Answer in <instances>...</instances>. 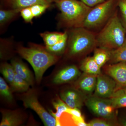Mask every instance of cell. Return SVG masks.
<instances>
[{
    "label": "cell",
    "instance_id": "cell-1",
    "mask_svg": "<svg viewBox=\"0 0 126 126\" xmlns=\"http://www.w3.org/2000/svg\"><path fill=\"white\" fill-rule=\"evenodd\" d=\"M16 52L30 64L33 69L37 82L40 83L45 71L58 61L59 56L50 53L46 47L33 43L25 47L18 44Z\"/></svg>",
    "mask_w": 126,
    "mask_h": 126
},
{
    "label": "cell",
    "instance_id": "cell-2",
    "mask_svg": "<svg viewBox=\"0 0 126 126\" xmlns=\"http://www.w3.org/2000/svg\"><path fill=\"white\" fill-rule=\"evenodd\" d=\"M54 3L60 12L57 17V27L67 29L82 27L92 8L79 0H55Z\"/></svg>",
    "mask_w": 126,
    "mask_h": 126
},
{
    "label": "cell",
    "instance_id": "cell-3",
    "mask_svg": "<svg viewBox=\"0 0 126 126\" xmlns=\"http://www.w3.org/2000/svg\"><path fill=\"white\" fill-rule=\"evenodd\" d=\"M67 55L77 58L89 53L97 47L96 35L83 27L67 29Z\"/></svg>",
    "mask_w": 126,
    "mask_h": 126
},
{
    "label": "cell",
    "instance_id": "cell-4",
    "mask_svg": "<svg viewBox=\"0 0 126 126\" xmlns=\"http://www.w3.org/2000/svg\"><path fill=\"white\" fill-rule=\"evenodd\" d=\"M116 12L96 35L97 47L112 50L121 47L126 41V31Z\"/></svg>",
    "mask_w": 126,
    "mask_h": 126
},
{
    "label": "cell",
    "instance_id": "cell-5",
    "mask_svg": "<svg viewBox=\"0 0 126 126\" xmlns=\"http://www.w3.org/2000/svg\"><path fill=\"white\" fill-rule=\"evenodd\" d=\"M115 0H106L92 8L88 14L82 27L91 31L106 24L114 14Z\"/></svg>",
    "mask_w": 126,
    "mask_h": 126
},
{
    "label": "cell",
    "instance_id": "cell-6",
    "mask_svg": "<svg viewBox=\"0 0 126 126\" xmlns=\"http://www.w3.org/2000/svg\"><path fill=\"white\" fill-rule=\"evenodd\" d=\"M85 104L97 117L117 119V109L113 106L110 98H103L92 94L87 97Z\"/></svg>",
    "mask_w": 126,
    "mask_h": 126
},
{
    "label": "cell",
    "instance_id": "cell-7",
    "mask_svg": "<svg viewBox=\"0 0 126 126\" xmlns=\"http://www.w3.org/2000/svg\"><path fill=\"white\" fill-rule=\"evenodd\" d=\"M21 100L26 108L31 109L37 113L45 126H56L55 118L49 113L40 104L36 94L33 93H28L22 97Z\"/></svg>",
    "mask_w": 126,
    "mask_h": 126
},
{
    "label": "cell",
    "instance_id": "cell-8",
    "mask_svg": "<svg viewBox=\"0 0 126 126\" xmlns=\"http://www.w3.org/2000/svg\"><path fill=\"white\" fill-rule=\"evenodd\" d=\"M117 87V84L113 79L107 75L101 74L97 77L94 94L103 98H110Z\"/></svg>",
    "mask_w": 126,
    "mask_h": 126
},
{
    "label": "cell",
    "instance_id": "cell-9",
    "mask_svg": "<svg viewBox=\"0 0 126 126\" xmlns=\"http://www.w3.org/2000/svg\"><path fill=\"white\" fill-rule=\"evenodd\" d=\"M61 99L69 108L81 109L88 96L77 89L69 88L60 93Z\"/></svg>",
    "mask_w": 126,
    "mask_h": 126
},
{
    "label": "cell",
    "instance_id": "cell-10",
    "mask_svg": "<svg viewBox=\"0 0 126 126\" xmlns=\"http://www.w3.org/2000/svg\"><path fill=\"white\" fill-rule=\"evenodd\" d=\"M106 74L113 79L118 87L126 86V61L107 65L104 68Z\"/></svg>",
    "mask_w": 126,
    "mask_h": 126
},
{
    "label": "cell",
    "instance_id": "cell-11",
    "mask_svg": "<svg viewBox=\"0 0 126 126\" xmlns=\"http://www.w3.org/2000/svg\"><path fill=\"white\" fill-rule=\"evenodd\" d=\"M98 75L83 73L77 79L75 88L87 96L92 94L96 84Z\"/></svg>",
    "mask_w": 126,
    "mask_h": 126
},
{
    "label": "cell",
    "instance_id": "cell-12",
    "mask_svg": "<svg viewBox=\"0 0 126 126\" xmlns=\"http://www.w3.org/2000/svg\"><path fill=\"white\" fill-rule=\"evenodd\" d=\"M81 74V72L76 65H68L57 73L53 82L56 84L67 83L77 79Z\"/></svg>",
    "mask_w": 126,
    "mask_h": 126
},
{
    "label": "cell",
    "instance_id": "cell-13",
    "mask_svg": "<svg viewBox=\"0 0 126 126\" xmlns=\"http://www.w3.org/2000/svg\"><path fill=\"white\" fill-rule=\"evenodd\" d=\"M35 4H51L45 0H0V9L18 10L30 7Z\"/></svg>",
    "mask_w": 126,
    "mask_h": 126
},
{
    "label": "cell",
    "instance_id": "cell-14",
    "mask_svg": "<svg viewBox=\"0 0 126 126\" xmlns=\"http://www.w3.org/2000/svg\"><path fill=\"white\" fill-rule=\"evenodd\" d=\"M1 112L2 119L0 126H18L24 122V115L18 110H4Z\"/></svg>",
    "mask_w": 126,
    "mask_h": 126
},
{
    "label": "cell",
    "instance_id": "cell-15",
    "mask_svg": "<svg viewBox=\"0 0 126 126\" xmlns=\"http://www.w3.org/2000/svg\"><path fill=\"white\" fill-rule=\"evenodd\" d=\"M11 64L14 68L16 74L27 82L30 85L34 83V78L31 71L27 65L20 60H12Z\"/></svg>",
    "mask_w": 126,
    "mask_h": 126
},
{
    "label": "cell",
    "instance_id": "cell-16",
    "mask_svg": "<svg viewBox=\"0 0 126 126\" xmlns=\"http://www.w3.org/2000/svg\"><path fill=\"white\" fill-rule=\"evenodd\" d=\"M20 10H0V29L2 32L5 27L16 20L20 15Z\"/></svg>",
    "mask_w": 126,
    "mask_h": 126
},
{
    "label": "cell",
    "instance_id": "cell-17",
    "mask_svg": "<svg viewBox=\"0 0 126 126\" xmlns=\"http://www.w3.org/2000/svg\"><path fill=\"white\" fill-rule=\"evenodd\" d=\"M80 69L83 73L98 75L101 74V68L98 65L93 56L86 57L83 60L80 65Z\"/></svg>",
    "mask_w": 126,
    "mask_h": 126
},
{
    "label": "cell",
    "instance_id": "cell-18",
    "mask_svg": "<svg viewBox=\"0 0 126 126\" xmlns=\"http://www.w3.org/2000/svg\"><path fill=\"white\" fill-rule=\"evenodd\" d=\"M110 99L116 109L126 107V86L118 87Z\"/></svg>",
    "mask_w": 126,
    "mask_h": 126
},
{
    "label": "cell",
    "instance_id": "cell-19",
    "mask_svg": "<svg viewBox=\"0 0 126 126\" xmlns=\"http://www.w3.org/2000/svg\"><path fill=\"white\" fill-rule=\"evenodd\" d=\"M111 50L99 47L94 49L93 57L98 65L101 68L109 61L111 56Z\"/></svg>",
    "mask_w": 126,
    "mask_h": 126
},
{
    "label": "cell",
    "instance_id": "cell-20",
    "mask_svg": "<svg viewBox=\"0 0 126 126\" xmlns=\"http://www.w3.org/2000/svg\"><path fill=\"white\" fill-rule=\"evenodd\" d=\"M68 34L67 30L64 32L63 38L54 45L46 47L47 50L53 54L59 56L66 51L67 45Z\"/></svg>",
    "mask_w": 126,
    "mask_h": 126
},
{
    "label": "cell",
    "instance_id": "cell-21",
    "mask_svg": "<svg viewBox=\"0 0 126 126\" xmlns=\"http://www.w3.org/2000/svg\"><path fill=\"white\" fill-rule=\"evenodd\" d=\"M64 32H45L41 33V37L43 39L46 47H50L54 45L63 38Z\"/></svg>",
    "mask_w": 126,
    "mask_h": 126
},
{
    "label": "cell",
    "instance_id": "cell-22",
    "mask_svg": "<svg viewBox=\"0 0 126 126\" xmlns=\"http://www.w3.org/2000/svg\"><path fill=\"white\" fill-rule=\"evenodd\" d=\"M126 61V39L124 44L117 49L111 50L108 63L110 64Z\"/></svg>",
    "mask_w": 126,
    "mask_h": 126
},
{
    "label": "cell",
    "instance_id": "cell-23",
    "mask_svg": "<svg viewBox=\"0 0 126 126\" xmlns=\"http://www.w3.org/2000/svg\"><path fill=\"white\" fill-rule=\"evenodd\" d=\"M53 106L54 108L56 109V112L55 113H52L51 115L54 117L56 119V126H61V124L60 122V119L63 113L66 112L68 109L69 108L62 99L58 98L54 100L53 102Z\"/></svg>",
    "mask_w": 126,
    "mask_h": 126
},
{
    "label": "cell",
    "instance_id": "cell-24",
    "mask_svg": "<svg viewBox=\"0 0 126 126\" xmlns=\"http://www.w3.org/2000/svg\"><path fill=\"white\" fill-rule=\"evenodd\" d=\"M0 72L6 81L11 86L16 74L13 66L8 63H3L1 65Z\"/></svg>",
    "mask_w": 126,
    "mask_h": 126
},
{
    "label": "cell",
    "instance_id": "cell-25",
    "mask_svg": "<svg viewBox=\"0 0 126 126\" xmlns=\"http://www.w3.org/2000/svg\"><path fill=\"white\" fill-rule=\"evenodd\" d=\"M30 86L29 84L25 80L16 74L11 86L14 90L20 92H26L29 90Z\"/></svg>",
    "mask_w": 126,
    "mask_h": 126
},
{
    "label": "cell",
    "instance_id": "cell-26",
    "mask_svg": "<svg viewBox=\"0 0 126 126\" xmlns=\"http://www.w3.org/2000/svg\"><path fill=\"white\" fill-rule=\"evenodd\" d=\"M88 126H119L118 119H110L98 117L91 120Z\"/></svg>",
    "mask_w": 126,
    "mask_h": 126
},
{
    "label": "cell",
    "instance_id": "cell-27",
    "mask_svg": "<svg viewBox=\"0 0 126 126\" xmlns=\"http://www.w3.org/2000/svg\"><path fill=\"white\" fill-rule=\"evenodd\" d=\"M0 94L8 101L12 102L13 101L14 97L11 90L5 81L1 77L0 78Z\"/></svg>",
    "mask_w": 126,
    "mask_h": 126
},
{
    "label": "cell",
    "instance_id": "cell-28",
    "mask_svg": "<svg viewBox=\"0 0 126 126\" xmlns=\"http://www.w3.org/2000/svg\"><path fill=\"white\" fill-rule=\"evenodd\" d=\"M51 4H35L30 6L34 17L38 18L45 12L48 8L50 7Z\"/></svg>",
    "mask_w": 126,
    "mask_h": 126
},
{
    "label": "cell",
    "instance_id": "cell-29",
    "mask_svg": "<svg viewBox=\"0 0 126 126\" xmlns=\"http://www.w3.org/2000/svg\"><path fill=\"white\" fill-rule=\"evenodd\" d=\"M20 15L25 22L26 23H33V19L34 18L30 7L24 8L20 11Z\"/></svg>",
    "mask_w": 126,
    "mask_h": 126
},
{
    "label": "cell",
    "instance_id": "cell-30",
    "mask_svg": "<svg viewBox=\"0 0 126 126\" xmlns=\"http://www.w3.org/2000/svg\"><path fill=\"white\" fill-rule=\"evenodd\" d=\"M90 7H94L105 1L106 0H79Z\"/></svg>",
    "mask_w": 126,
    "mask_h": 126
},
{
    "label": "cell",
    "instance_id": "cell-31",
    "mask_svg": "<svg viewBox=\"0 0 126 126\" xmlns=\"http://www.w3.org/2000/svg\"><path fill=\"white\" fill-rule=\"evenodd\" d=\"M118 5L122 15L126 17V0H118Z\"/></svg>",
    "mask_w": 126,
    "mask_h": 126
},
{
    "label": "cell",
    "instance_id": "cell-32",
    "mask_svg": "<svg viewBox=\"0 0 126 126\" xmlns=\"http://www.w3.org/2000/svg\"><path fill=\"white\" fill-rule=\"evenodd\" d=\"M119 126H126V115L121 116L118 119Z\"/></svg>",
    "mask_w": 126,
    "mask_h": 126
},
{
    "label": "cell",
    "instance_id": "cell-33",
    "mask_svg": "<svg viewBox=\"0 0 126 126\" xmlns=\"http://www.w3.org/2000/svg\"><path fill=\"white\" fill-rule=\"evenodd\" d=\"M121 21L123 25L124 26V29H125L126 33V17L122 15Z\"/></svg>",
    "mask_w": 126,
    "mask_h": 126
},
{
    "label": "cell",
    "instance_id": "cell-34",
    "mask_svg": "<svg viewBox=\"0 0 126 126\" xmlns=\"http://www.w3.org/2000/svg\"><path fill=\"white\" fill-rule=\"evenodd\" d=\"M45 0L46 1H47V2H48V3L51 4L52 3L54 2L55 0Z\"/></svg>",
    "mask_w": 126,
    "mask_h": 126
},
{
    "label": "cell",
    "instance_id": "cell-35",
    "mask_svg": "<svg viewBox=\"0 0 126 126\" xmlns=\"http://www.w3.org/2000/svg\"></svg>",
    "mask_w": 126,
    "mask_h": 126
}]
</instances>
